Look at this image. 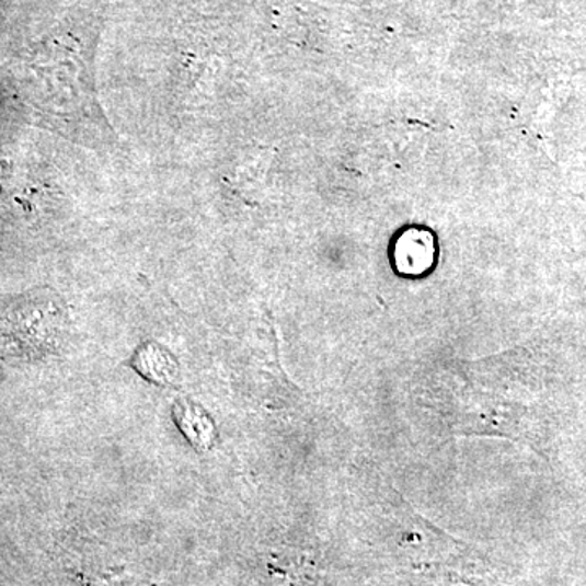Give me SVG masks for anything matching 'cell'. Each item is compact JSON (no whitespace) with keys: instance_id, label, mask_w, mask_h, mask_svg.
Returning a JSON list of instances; mask_svg holds the SVG:
<instances>
[{"instance_id":"cell-1","label":"cell","mask_w":586,"mask_h":586,"mask_svg":"<svg viewBox=\"0 0 586 586\" xmlns=\"http://www.w3.org/2000/svg\"><path fill=\"white\" fill-rule=\"evenodd\" d=\"M317 568L298 552H280L267 562V586H314Z\"/></svg>"},{"instance_id":"cell-2","label":"cell","mask_w":586,"mask_h":586,"mask_svg":"<svg viewBox=\"0 0 586 586\" xmlns=\"http://www.w3.org/2000/svg\"><path fill=\"white\" fill-rule=\"evenodd\" d=\"M134 368L147 380L159 384L172 383L177 374V364L173 355L153 343L140 347L134 358Z\"/></svg>"},{"instance_id":"cell-3","label":"cell","mask_w":586,"mask_h":586,"mask_svg":"<svg viewBox=\"0 0 586 586\" xmlns=\"http://www.w3.org/2000/svg\"><path fill=\"white\" fill-rule=\"evenodd\" d=\"M175 415L177 425L183 434L193 441V445H196L197 448H204V450L212 445L214 437H216L212 422L199 406L187 403V401H183V403L180 401Z\"/></svg>"}]
</instances>
